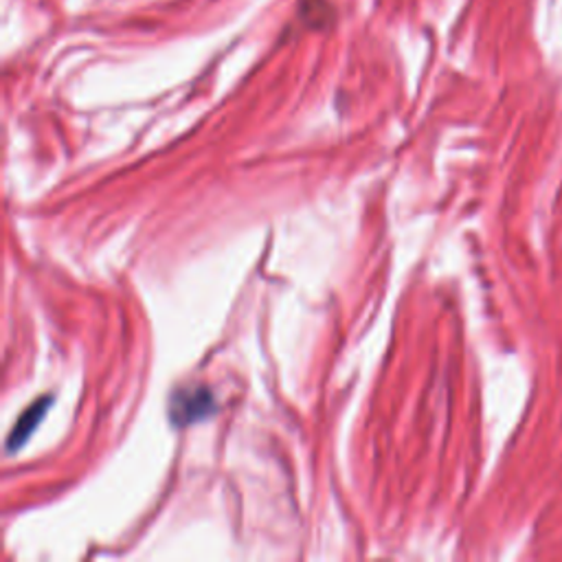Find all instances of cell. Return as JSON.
I'll return each mask as SVG.
<instances>
[{"instance_id":"6da1fadb","label":"cell","mask_w":562,"mask_h":562,"mask_svg":"<svg viewBox=\"0 0 562 562\" xmlns=\"http://www.w3.org/2000/svg\"><path fill=\"white\" fill-rule=\"evenodd\" d=\"M47 400H42V402H34V406L21 417V422H19V427H16V431L12 433V442H10V447L12 449H16V447H21L27 438H29V433L34 431V427L38 425V419L45 415V411H47Z\"/></svg>"}]
</instances>
